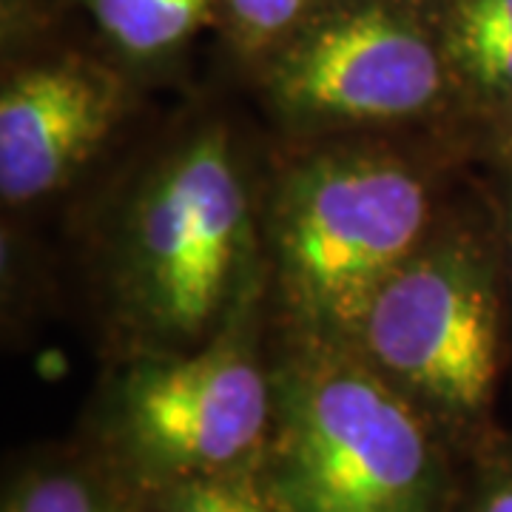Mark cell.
<instances>
[{
    "label": "cell",
    "mask_w": 512,
    "mask_h": 512,
    "mask_svg": "<svg viewBox=\"0 0 512 512\" xmlns=\"http://www.w3.org/2000/svg\"><path fill=\"white\" fill-rule=\"evenodd\" d=\"M103 285L123 359L202 348L265 296L262 194L220 117L174 131L131 174Z\"/></svg>",
    "instance_id": "6da1fadb"
},
{
    "label": "cell",
    "mask_w": 512,
    "mask_h": 512,
    "mask_svg": "<svg viewBox=\"0 0 512 512\" xmlns=\"http://www.w3.org/2000/svg\"><path fill=\"white\" fill-rule=\"evenodd\" d=\"M262 191L265 308L276 330L348 342L373 293L447 202V134L296 140Z\"/></svg>",
    "instance_id": "7a4b0ae2"
},
{
    "label": "cell",
    "mask_w": 512,
    "mask_h": 512,
    "mask_svg": "<svg viewBox=\"0 0 512 512\" xmlns=\"http://www.w3.org/2000/svg\"><path fill=\"white\" fill-rule=\"evenodd\" d=\"M259 476L285 512H450L464 456L336 339L276 330Z\"/></svg>",
    "instance_id": "3957f363"
},
{
    "label": "cell",
    "mask_w": 512,
    "mask_h": 512,
    "mask_svg": "<svg viewBox=\"0 0 512 512\" xmlns=\"http://www.w3.org/2000/svg\"><path fill=\"white\" fill-rule=\"evenodd\" d=\"M510 299L498 220L450 202L359 316L348 345L461 456L493 433Z\"/></svg>",
    "instance_id": "277c9868"
},
{
    "label": "cell",
    "mask_w": 512,
    "mask_h": 512,
    "mask_svg": "<svg viewBox=\"0 0 512 512\" xmlns=\"http://www.w3.org/2000/svg\"><path fill=\"white\" fill-rule=\"evenodd\" d=\"M251 74L293 140L447 134L464 120L436 0H328Z\"/></svg>",
    "instance_id": "5b68a950"
},
{
    "label": "cell",
    "mask_w": 512,
    "mask_h": 512,
    "mask_svg": "<svg viewBox=\"0 0 512 512\" xmlns=\"http://www.w3.org/2000/svg\"><path fill=\"white\" fill-rule=\"evenodd\" d=\"M262 313L265 296L202 348L120 359L97 450L140 487L259 470L274 427Z\"/></svg>",
    "instance_id": "8992f818"
},
{
    "label": "cell",
    "mask_w": 512,
    "mask_h": 512,
    "mask_svg": "<svg viewBox=\"0 0 512 512\" xmlns=\"http://www.w3.org/2000/svg\"><path fill=\"white\" fill-rule=\"evenodd\" d=\"M52 26L15 37L0 89V200H49L126 123L134 86L109 57L49 40ZM9 43V40H6Z\"/></svg>",
    "instance_id": "52a82bcc"
},
{
    "label": "cell",
    "mask_w": 512,
    "mask_h": 512,
    "mask_svg": "<svg viewBox=\"0 0 512 512\" xmlns=\"http://www.w3.org/2000/svg\"><path fill=\"white\" fill-rule=\"evenodd\" d=\"M439 29L464 120L512 106V0H439Z\"/></svg>",
    "instance_id": "ba28073f"
},
{
    "label": "cell",
    "mask_w": 512,
    "mask_h": 512,
    "mask_svg": "<svg viewBox=\"0 0 512 512\" xmlns=\"http://www.w3.org/2000/svg\"><path fill=\"white\" fill-rule=\"evenodd\" d=\"M3 512H151L146 490L100 450L32 458L6 484Z\"/></svg>",
    "instance_id": "9c48e42d"
},
{
    "label": "cell",
    "mask_w": 512,
    "mask_h": 512,
    "mask_svg": "<svg viewBox=\"0 0 512 512\" xmlns=\"http://www.w3.org/2000/svg\"><path fill=\"white\" fill-rule=\"evenodd\" d=\"M120 63H157L180 55L205 26L217 0H74Z\"/></svg>",
    "instance_id": "30bf717a"
},
{
    "label": "cell",
    "mask_w": 512,
    "mask_h": 512,
    "mask_svg": "<svg viewBox=\"0 0 512 512\" xmlns=\"http://www.w3.org/2000/svg\"><path fill=\"white\" fill-rule=\"evenodd\" d=\"M325 3L328 0H217L214 29L228 57L251 74Z\"/></svg>",
    "instance_id": "8fae6325"
},
{
    "label": "cell",
    "mask_w": 512,
    "mask_h": 512,
    "mask_svg": "<svg viewBox=\"0 0 512 512\" xmlns=\"http://www.w3.org/2000/svg\"><path fill=\"white\" fill-rule=\"evenodd\" d=\"M143 490L151 512H285L265 487L259 470L185 478Z\"/></svg>",
    "instance_id": "7c38bea8"
},
{
    "label": "cell",
    "mask_w": 512,
    "mask_h": 512,
    "mask_svg": "<svg viewBox=\"0 0 512 512\" xmlns=\"http://www.w3.org/2000/svg\"><path fill=\"white\" fill-rule=\"evenodd\" d=\"M450 512H512V433L493 430L467 453Z\"/></svg>",
    "instance_id": "4fadbf2b"
},
{
    "label": "cell",
    "mask_w": 512,
    "mask_h": 512,
    "mask_svg": "<svg viewBox=\"0 0 512 512\" xmlns=\"http://www.w3.org/2000/svg\"><path fill=\"white\" fill-rule=\"evenodd\" d=\"M501 202L495 205V220H498V237H501V256H504V276H507V299H510V322H512V171H507V180L501 185Z\"/></svg>",
    "instance_id": "5bb4252c"
},
{
    "label": "cell",
    "mask_w": 512,
    "mask_h": 512,
    "mask_svg": "<svg viewBox=\"0 0 512 512\" xmlns=\"http://www.w3.org/2000/svg\"><path fill=\"white\" fill-rule=\"evenodd\" d=\"M484 128H487V143L495 148L498 160L507 171H512V106L495 114L493 120H487Z\"/></svg>",
    "instance_id": "9a60e30c"
},
{
    "label": "cell",
    "mask_w": 512,
    "mask_h": 512,
    "mask_svg": "<svg viewBox=\"0 0 512 512\" xmlns=\"http://www.w3.org/2000/svg\"><path fill=\"white\" fill-rule=\"evenodd\" d=\"M436 3H439V0H436Z\"/></svg>",
    "instance_id": "2e32d148"
}]
</instances>
